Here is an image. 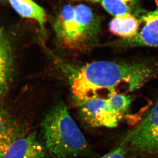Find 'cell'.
I'll return each instance as SVG.
<instances>
[{"mask_svg":"<svg viewBox=\"0 0 158 158\" xmlns=\"http://www.w3.org/2000/svg\"><path fill=\"white\" fill-rule=\"evenodd\" d=\"M49 55L67 80L73 99L98 94L103 90L118 92L117 89L123 86L126 91H134L158 75V67L146 63L101 61L77 65L50 52Z\"/></svg>","mask_w":158,"mask_h":158,"instance_id":"cell-1","label":"cell"},{"mask_svg":"<svg viewBox=\"0 0 158 158\" xmlns=\"http://www.w3.org/2000/svg\"><path fill=\"white\" fill-rule=\"evenodd\" d=\"M42 127L46 148L53 158L91 155L88 142L63 102H58L50 108Z\"/></svg>","mask_w":158,"mask_h":158,"instance_id":"cell-2","label":"cell"},{"mask_svg":"<svg viewBox=\"0 0 158 158\" xmlns=\"http://www.w3.org/2000/svg\"><path fill=\"white\" fill-rule=\"evenodd\" d=\"M100 28V19L84 4L64 6L54 23L55 35L60 45L76 51L94 46Z\"/></svg>","mask_w":158,"mask_h":158,"instance_id":"cell-3","label":"cell"},{"mask_svg":"<svg viewBox=\"0 0 158 158\" xmlns=\"http://www.w3.org/2000/svg\"><path fill=\"white\" fill-rule=\"evenodd\" d=\"M81 116L92 127L113 128L117 126L127 112L132 98L113 91L107 97L99 94L73 99Z\"/></svg>","mask_w":158,"mask_h":158,"instance_id":"cell-4","label":"cell"},{"mask_svg":"<svg viewBox=\"0 0 158 158\" xmlns=\"http://www.w3.org/2000/svg\"><path fill=\"white\" fill-rule=\"evenodd\" d=\"M122 142L140 154H158V101Z\"/></svg>","mask_w":158,"mask_h":158,"instance_id":"cell-5","label":"cell"},{"mask_svg":"<svg viewBox=\"0 0 158 158\" xmlns=\"http://www.w3.org/2000/svg\"><path fill=\"white\" fill-rule=\"evenodd\" d=\"M140 20L144 25L140 32L132 38L122 39L114 44L124 47H158V9L143 15Z\"/></svg>","mask_w":158,"mask_h":158,"instance_id":"cell-6","label":"cell"},{"mask_svg":"<svg viewBox=\"0 0 158 158\" xmlns=\"http://www.w3.org/2000/svg\"><path fill=\"white\" fill-rule=\"evenodd\" d=\"M45 150L35 132L15 140L0 158H44Z\"/></svg>","mask_w":158,"mask_h":158,"instance_id":"cell-7","label":"cell"},{"mask_svg":"<svg viewBox=\"0 0 158 158\" xmlns=\"http://www.w3.org/2000/svg\"><path fill=\"white\" fill-rule=\"evenodd\" d=\"M13 56L9 39L0 28V98L5 94L12 75Z\"/></svg>","mask_w":158,"mask_h":158,"instance_id":"cell-8","label":"cell"},{"mask_svg":"<svg viewBox=\"0 0 158 158\" xmlns=\"http://www.w3.org/2000/svg\"><path fill=\"white\" fill-rule=\"evenodd\" d=\"M26 135L7 111L0 105V158L15 140Z\"/></svg>","mask_w":158,"mask_h":158,"instance_id":"cell-9","label":"cell"},{"mask_svg":"<svg viewBox=\"0 0 158 158\" xmlns=\"http://www.w3.org/2000/svg\"><path fill=\"white\" fill-rule=\"evenodd\" d=\"M141 20L132 14H126L114 17L109 24L112 34L122 39L131 38L138 33Z\"/></svg>","mask_w":158,"mask_h":158,"instance_id":"cell-10","label":"cell"},{"mask_svg":"<svg viewBox=\"0 0 158 158\" xmlns=\"http://www.w3.org/2000/svg\"><path fill=\"white\" fill-rule=\"evenodd\" d=\"M14 10L22 17L31 19L38 23L44 30L47 17L44 9L32 0H9Z\"/></svg>","mask_w":158,"mask_h":158,"instance_id":"cell-11","label":"cell"},{"mask_svg":"<svg viewBox=\"0 0 158 158\" xmlns=\"http://www.w3.org/2000/svg\"><path fill=\"white\" fill-rule=\"evenodd\" d=\"M101 2L109 14L116 17L131 14L137 6V0H102Z\"/></svg>","mask_w":158,"mask_h":158,"instance_id":"cell-12","label":"cell"},{"mask_svg":"<svg viewBox=\"0 0 158 158\" xmlns=\"http://www.w3.org/2000/svg\"><path fill=\"white\" fill-rule=\"evenodd\" d=\"M126 145L121 142L119 146L100 158H125Z\"/></svg>","mask_w":158,"mask_h":158,"instance_id":"cell-13","label":"cell"},{"mask_svg":"<svg viewBox=\"0 0 158 158\" xmlns=\"http://www.w3.org/2000/svg\"><path fill=\"white\" fill-rule=\"evenodd\" d=\"M74 1H85L90 2H101L102 0H72Z\"/></svg>","mask_w":158,"mask_h":158,"instance_id":"cell-14","label":"cell"},{"mask_svg":"<svg viewBox=\"0 0 158 158\" xmlns=\"http://www.w3.org/2000/svg\"><path fill=\"white\" fill-rule=\"evenodd\" d=\"M156 1V2H157V4H158V0H155Z\"/></svg>","mask_w":158,"mask_h":158,"instance_id":"cell-15","label":"cell"}]
</instances>
